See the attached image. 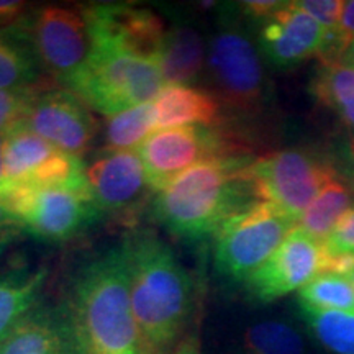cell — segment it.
Masks as SVG:
<instances>
[{"mask_svg":"<svg viewBox=\"0 0 354 354\" xmlns=\"http://www.w3.org/2000/svg\"><path fill=\"white\" fill-rule=\"evenodd\" d=\"M2 203L19 218L21 230L50 243L73 240L105 215L88 185L13 187Z\"/></svg>","mask_w":354,"mask_h":354,"instance_id":"cell-6","label":"cell"},{"mask_svg":"<svg viewBox=\"0 0 354 354\" xmlns=\"http://www.w3.org/2000/svg\"><path fill=\"white\" fill-rule=\"evenodd\" d=\"M53 79L38 55L30 20L0 28V88H48Z\"/></svg>","mask_w":354,"mask_h":354,"instance_id":"cell-17","label":"cell"},{"mask_svg":"<svg viewBox=\"0 0 354 354\" xmlns=\"http://www.w3.org/2000/svg\"><path fill=\"white\" fill-rule=\"evenodd\" d=\"M207 69L218 100L238 112L261 109L268 81L261 53L236 21H225L210 39Z\"/></svg>","mask_w":354,"mask_h":354,"instance_id":"cell-7","label":"cell"},{"mask_svg":"<svg viewBox=\"0 0 354 354\" xmlns=\"http://www.w3.org/2000/svg\"><path fill=\"white\" fill-rule=\"evenodd\" d=\"M43 88H0V135L24 123Z\"/></svg>","mask_w":354,"mask_h":354,"instance_id":"cell-27","label":"cell"},{"mask_svg":"<svg viewBox=\"0 0 354 354\" xmlns=\"http://www.w3.org/2000/svg\"><path fill=\"white\" fill-rule=\"evenodd\" d=\"M214 127H179L156 130L136 149L154 192H161L198 162L240 156Z\"/></svg>","mask_w":354,"mask_h":354,"instance_id":"cell-9","label":"cell"},{"mask_svg":"<svg viewBox=\"0 0 354 354\" xmlns=\"http://www.w3.org/2000/svg\"><path fill=\"white\" fill-rule=\"evenodd\" d=\"M91 30L92 51H109L158 63L167 33L166 21L151 8L131 3L82 7Z\"/></svg>","mask_w":354,"mask_h":354,"instance_id":"cell-10","label":"cell"},{"mask_svg":"<svg viewBox=\"0 0 354 354\" xmlns=\"http://www.w3.org/2000/svg\"><path fill=\"white\" fill-rule=\"evenodd\" d=\"M236 354H307V344L294 323L266 318L243 331Z\"/></svg>","mask_w":354,"mask_h":354,"instance_id":"cell-21","label":"cell"},{"mask_svg":"<svg viewBox=\"0 0 354 354\" xmlns=\"http://www.w3.org/2000/svg\"><path fill=\"white\" fill-rule=\"evenodd\" d=\"M297 228V220L258 201L228 216L214 234V264L221 277L246 282Z\"/></svg>","mask_w":354,"mask_h":354,"instance_id":"cell-4","label":"cell"},{"mask_svg":"<svg viewBox=\"0 0 354 354\" xmlns=\"http://www.w3.org/2000/svg\"><path fill=\"white\" fill-rule=\"evenodd\" d=\"M156 130V113L148 102L109 117L105 145L109 151H136Z\"/></svg>","mask_w":354,"mask_h":354,"instance_id":"cell-25","label":"cell"},{"mask_svg":"<svg viewBox=\"0 0 354 354\" xmlns=\"http://www.w3.org/2000/svg\"><path fill=\"white\" fill-rule=\"evenodd\" d=\"M8 194V183L6 179V171H3V135H0V202Z\"/></svg>","mask_w":354,"mask_h":354,"instance_id":"cell-36","label":"cell"},{"mask_svg":"<svg viewBox=\"0 0 354 354\" xmlns=\"http://www.w3.org/2000/svg\"><path fill=\"white\" fill-rule=\"evenodd\" d=\"M0 354H82L66 304H44L0 344Z\"/></svg>","mask_w":354,"mask_h":354,"instance_id":"cell-16","label":"cell"},{"mask_svg":"<svg viewBox=\"0 0 354 354\" xmlns=\"http://www.w3.org/2000/svg\"><path fill=\"white\" fill-rule=\"evenodd\" d=\"M86 176L92 196L104 214L131 215L154 192L135 151L105 149L86 167Z\"/></svg>","mask_w":354,"mask_h":354,"instance_id":"cell-15","label":"cell"},{"mask_svg":"<svg viewBox=\"0 0 354 354\" xmlns=\"http://www.w3.org/2000/svg\"><path fill=\"white\" fill-rule=\"evenodd\" d=\"M158 130L214 127L220 120V100L194 86H165L153 100Z\"/></svg>","mask_w":354,"mask_h":354,"instance_id":"cell-19","label":"cell"},{"mask_svg":"<svg viewBox=\"0 0 354 354\" xmlns=\"http://www.w3.org/2000/svg\"><path fill=\"white\" fill-rule=\"evenodd\" d=\"M312 92L354 136V69L322 63L312 81Z\"/></svg>","mask_w":354,"mask_h":354,"instance_id":"cell-23","label":"cell"},{"mask_svg":"<svg viewBox=\"0 0 354 354\" xmlns=\"http://www.w3.org/2000/svg\"><path fill=\"white\" fill-rule=\"evenodd\" d=\"M162 87L158 63L109 51H92L84 69L66 86L107 118L153 102Z\"/></svg>","mask_w":354,"mask_h":354,"instance_id":"cell-5","label":"cell"},{"mask_svg":"<svg viewBox=\"0 0 354 354\" xmlns=\"http://www.w3.org/2000/svg\"><path fill=\"white\" fill-rule=\"evenodd\" d=\"M258 25L261 56L279 69L294 68L313 55H320L328 37L326 30L297 2H284Z\"/></svg>","mask_w":354,"mask_h":354,"instance_id":"cell-14","label":"cell"},{"mask_svg":"<svg viewBox=\"0 0 354 354\" xmlns=\"http://www.w3.org/2000/svg\"><path fill=\"white\" fill-rule=\"evenodd\" d=\"M250 159L216 158L198 162L154 198V215L167 232L187 241L215 234L228 216L261 201L248 177Z\"/></svg>","mask_w":354,"mask_h":354,"instance_id":"cell-3","label":"cell"},{"mask_svg":"<svg viewBox=\"0 0 354 354\" xmlns=\"http://www.w3.org/2000/svg\"><path fill=\"white\" fill-rule=\"evenodd\" d=\"M205 39L192 26L176 25L167 30L158 66L165 86H190L198 81L207 64Z\"/></svg>","mask_w":354,"mask_h":354,"instance_id":"cell-20","label":"cell"},{"mask_svg":"<svg viewBox=\"0 0 354 354\" xmlns=\"http://www.w3.org/2000/svg\"><path fill=\"white\" fill-rule=\"evenodd\" d=\"M68 307L82 354H141L123 241L79 268Z\"/></svg>","mask_w":354,"mask_h":354,"instance_id":"cell-2","label":"cell"},{"mask_svg":"<svg viewBox=\"0 0 354 354\" xmlns=\"http://www.w3.org/2000/svg\"><path fill=\"white\" fill-rule=\"evenodd\" d=\"M92 112L76 92L53 86L38 92L25 123L59 151L81 158L97 136Z\"/></svg>","mask_w":354,"mask_h":354,"instance_id":"cell-12","label":"cell"},{"mask_svg":"<svg viewBox=\"0 0 354 354\" xmlns=\"http://www.w3.org/2000/svg\"><path fill=\"white\" fill-rule=\"evenodd\" d=\"M234 6L243 13V17L259 24L271 17L274 12H277L284 6V2L282 0H248V2H238Z\"/></svg>","mask_w":354,"mask_h":354,"instance_id":"cell-31","label":"cell"},{"mask_svg":"<svg viewBox=\"0 0 354 354\" xmlns=\"http://www.w3.org/2000/svg\"><path fill=\"white\" fill-rule=\"evenodd\" d=\"M174 354H201V344H198L197 336H187V338H184Z\"/></svg>","mask_w":354,"mask_h":354,"instance_id":"cell-34","label":"cell"},{"mask_svg":"<svg viewBox=\"0 0 354 354\" xmlns=\"http://www.w3.org/2000/svg\"><path fill=\"white\" fill-rule=\"evenodd\" d=\"M322 246L330 253L354 256V205L339 218Z\"/></svg>","mask_w":354,"mask_h":354,"instance_id":"cell-30","label":"cell"},{"mask_svg":"<svg viewBox=\"0 0 354 354\" xmlns=\"http://www.w3.org/2000/svg\"><path fill=\"white\" fill-rule=\"evenodd\" d=\"M351 190L338 177H335L320 190L315 201L310 203L308 209L304 212L297 228L308 234L312 240L323 243L333 232L339 218L351 209Z\"/></svg>","mask_w":354,"mask_h":354,"instance_id":"cell-22","label":"cell"},{"mask_svg":"<svg viewBox=\"0 0 354 354\" xmlns=\"http://www.w3.org/2000/svg\"><path fill=\"white\" fill-rule=\"evenodd\" d=\"M349 279H351V282H353V284H354V272L351 274V276H349Z\"/></svg>","mask_w":354,"mask_h":354,"instance_id":"cell-37","label":"cell"},{"mask_svg":"<svg viewBox=\"0 0 354 354\" xmlns=\"http://www.w3.org/2000/svg\"><path fill=\"white\" fill-rule=\"evenodd\" d=\"M351 39H354V0H348V2H344L343 19L338 33L333 35V37H326V43L320 53V56L323 57L322 63L335 64L344 46Z\"/></svg>","mask_w":354,"mask_h":354,"instance_id":"cell-29","label":"cell"},{"mask_svg":"<svg viewBox=\"0 0 354 354\" xmlns=\"http://www.w3.org/2000/svg\"><path fill=\"white\" fill-rule=\"evenodd\" d=\"M312 338L330 354H354V313L299 305Z\"/></svg>","mask_w":354,"mask_h":354,"instance_id":"cell-24","label":"cell"},{"mask_svg":"<svg viewBox=\"0 0 354 354\" xmlns=\"http://www.w3.org/2000/svg\"><path fill=\"white\" fill-rule=\"evenodd\" d=\"M246 172L261 201L274 203L297 223L320 190L336 177L330 165L304 149L271 153L251 161Z\"/></svg>","mask_w":354,"mask_h":354,"instance_id":"cell-8","label":"cell"},{"mask_svg":"<svg viewBox=\"0 0 354 354\" xmlns=\"http://www.w3.org/2000/svg\"><path fill=\"white\" fill-rule=\"evenodd\" d=\"M299 305L354 313V284L336 274H320L299 290Z\"/></svg>","mask_w":354,"mask_h":354,"instance_id":"cell-26","label":"cell"},{"mask_svg":"<svg viewBox=\"0 0 354 354\" xmlns=\"http://www.w3.org/2000/svg\"><path fill=\"white\" fill-rule=\"evenodd\" d=\"M123 243L141 354H174L192 313V277L158 234L136 232Z\"/></svg>","mask_w":354,"mask_h":354,"instance_id":"cell-1","label":"cell"},{"mask_svg":"<svg viewBox=\"0 0 354 354\" xmlns=\"http://www.w3.org/2000/svg\"><path fill=\"white\" fill-rule=\"evenodd\" d=\"M28 3L20 0H0V28L19 24L26 17Z\"/></svg>","mask_w":354,"mask_h":354,"instance_id":"cell-32","label":"cell"},{"mask_svg":"<svg viewBox=\"0 0 354 354\" xmlns=\"http://www.w3.org/2000/svg\"><path fill=\"white\" fill-rule=\"evenodd\" d=\"M30 28L46 73L53 82L66 87L92 55L91 30L84 8L43 7L30 20Z\"/></svg>","mask_w":354,"mask_h":354,"instance_id":"cell-11","label":"cell"},{"mask_svg":"<svg viewBox=\"0 0 354 354\" xmlns=\"http://www.w3.org/2000/svg\"><path fill=\"white\" fill-rule=\"evenodd\" d=\"M297 3L326 30L328 37L338 33L343 19L344 0H299Z\"/></svg>","mask_w":354,"mask_h":354,"instance_id":"cell-28","label":"cell"},{"mask_svg":"<svg viewBox=\"0 0 354 354\" xmlns=\"http://www.w3.org/2000/svg\"><path fill=\"white\" fill-rule=\"evenodd\" d=\"M322 243L295 228L284 243L246 281V289L258 302L284 297L320 276Z\"/></svg>","mask_w":354,"mask_h":354,"instance_id":"cell-13","label":"cell"},{"mask_svg":"<svg viewBox=\"0 0 354 354\" xmlns=\"http://www.w3.org/2000/svg\"><path fill=\"white\" fill-rule=\"evenodd\" d=\"M48 276L44 266L0 269V344L43 302Z\"/></svg>","mask_w":354,"mask_h":354,"instance_id":"cell-18","label":"cell"},{"mask_svg":"<svg viewBox=\"0 0 354 354\" xmlns=\"http://www.w3.org/2000/svg\"><path fill=\"white\" fill-rule=\"evenodd\" d=\"M21 232V225L19 218L0 202V248L6 246L8 241Z\"/></svg>","mask_w":354,"mask_h":354,"instance_id":"cell-33","label":"cell"},{"mask_svg":"<svg viewBox=\"0 0 354 354\" xmlns=\"http://www.w3.org/2000/svg\"><path fill=\"white\" fill-rule=\"evenodd\" d=\"M335 64L354 69V39H351V41L344 46V50L342 51V55L338 56V59H336Z\"/></svg>","mask_w":354,"mask_h":354,"instance_id":"cell-35","label":"cell"}]
</instances>
